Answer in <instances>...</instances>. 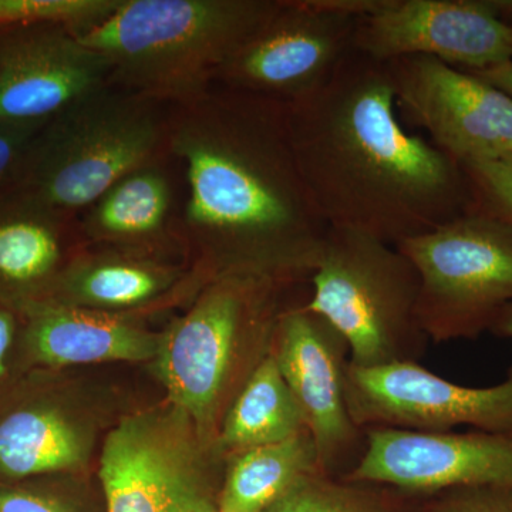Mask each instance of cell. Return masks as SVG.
<instances>
[{"mask_svg":"<svg viewBox=\"0 0 512 512\" xmlns=\"http://www.w3.org/2000/svg\"><path fill=\"white\" fill-rule=\"evenodd\" d=\"M192 291L190 272L160 259L116 249L77 252L57 279L49 301L130 315Z\"/></svg>","mask_w":512,"mask_h":512,"instance_id":"obj_20","label":"cell"},{"mask_svg":"<svg viewBox=\"0 0 512 512\" xmlns=\"http://www.w3.org/2000/svg\"><path fill=\"white\" fill-rule=\"evenodd\" d=\"M470 190V212H480L512 229V157L461 165Z\"/></svg>","mask_w":512,"mask_h":512,"instance_id":"obj_25","label":"cell"},{"mask_svg":"<svg viewBox=\"0 0 512 512\" xmlns=\"http://www.w3.org/2000/svg\"><path fill=\"white\" fill-rule=\"evenodd\" d=\"M20 332L19 313L0 303V392L26 373L20 353Z\"/></svg>","mask_w":512,"mask_h":512,"instance_id":"obj_28","label":"cell"},{"mask_svg":"<svg viewBox=\"0 0 512 512\" xmlns=\"http://www.w3.org/2000/svg\"><path fill=\"white\" fill-rule=\"evenodd\" d=\"M110 84L109 64L70 30L0 28V124H43Z\"/></svg>","mask_w":512,"mask_h":512,"instance_id":"obj_16","label":"cell"},{"mask_svg":"<svg viewBox=\"0 0 512 512\" xmlns=\"http://www.w3.org/2000/svg\"><path fill=\"white\" fill-rule=\"evenodd\" d=\"M353 47L377 62L439 59L463 72L512 60V0H377Z\"/></svg>","mask_w":512,"mask_h":512,"instance_id":"obj_10","label":"cell"},{"mask_svg":"<svg viewBox=\"0 0 512 512\" xmlns=\"http://www.w3.org/2000/svg\"><path fill=\"white\" fill-rule=\"evenodd\" d=\"M305 306L349 346V363L419 362L427 348L416 268L394 245L355 229L329 227Z\"/></svg>","mask_w":512,"mask_h":512,"instance_id":"obj_6","label":"cell"},{"mask_svg":"<svg viewBox=\"0 0 512 512\" xmlns=\"http://www.w3.org/2000/svg\"><path fill=\"white\" fill-rule=\"evenodd\" d=\"M416 268L419 320L436 343L491 332L512 303V229L480 212L394 245Z\"/></svg>","mask_w":512,"mask_h":512,"instance_id":"obj_8","label":"cell"},{"mask_svg":"<svg viewBox=\"0 0 512 512\" xmlns=\"http://www.w3.org/2000/svg\"><path fill=\"white\" fill-rule=\"evenodd\" d=\"M396 109L386 63L355 49L322 90L286 106L293 153L323 220L390 245L471 207L461 164L410 134Z\"/></svg>","mask_w":512,"mask_h":512,"instance_id":"obj_2","label":"cell"},{"mask_svg":"<svg viewBox=\"0 0 512 512\" xmlns=\"http://www.w3.org/2000/svg\"><path fill=\"white\" fill-rule=\"evenodd\" d=\"M427 498L421 512H512L511 488H454Z\"/></svg>","mask_w":512,"mask_h":512,"instance_id":"obj_27","label":"cell"},{"mask_svg":"<svg viewBox=\"0 0 512 512\" xmlns=\"http://www.w3.org/2000/svg\"><path fill=\"white\" fill-rule=\"evenodd\" d=\"M491 333L498 338L512 339V303L501 313L500 318L494 323Z\"/></svg>","mask_w":512,"mask_h":512,"instance_id":"obj_31","label":"cell"},{"mask_svg":"<svg viewBox=\"0 0 512 512\" xmlns=\"http://www.w3.org/2000/svg\"><path fill=\"white\" fill-rule=\"evenodd\" d=\"M322 473L309 431L227 458L218 512H264L311 474Z\"/></svg>","mask_w":512,"mask_h":512,"instance_id":"obj_22","label":"cell"},{"mask_svg":"<svg viewBox=\"0 0 512 512\" xmlns=\"http://www.w3.org/2000/svg\"><path fill=\"white\" fill-rule=\"evenodd\" d=\"M121 0H0V28L53 25L79 36L104 22Z\"/></svg>","mask_w":512,"mask_h":512,"instance_id":"obj_24","label":"cell"},{"mask_svg":"<svg viewBox=\"0 0 512 512\" xmlns=\"http://www.w3.org/2000/svg\"><path fill=\"white\" fill-rule=\"evenodd\" d=\"M168 157V107L106 84L37 131L9 187L77 220L121 178Z\"/></svg>","mask_w":512,"mask_h":512,"instance_id":"obj_5","label":"cell"},{"mask_svg":"<svg viewBox=\"0 0 512 512\" xmlns=\"http://www.w3.org/2000/svg\"><path fill=\"white\" fill-rule=\"evenodd\" d=\"M416 495L384 485L315 473L303 478L264 512H421ZM421 498V497H420Z\"/></svg>","mask_w":512,"mask_h":512,"instance_id":"obj_23","label":"cell"},{"mask_svg":"<svg viewBox=\"0 0 512 512\" xmlns=\"http://www.w3.org/2000/svg\"><path fill=\"white\" fill-rule=\"evenodd\" d=\"M168 158L117 181L77 217V231L99 247L164 261V251L183 244Z\"/></svg>","mask_w":512,"mask_h":512,"instance_id":"obj_19","label":"cell"},{"mask_svg":"<svg viewBox=\"0 0 512 512\" xmlns=\"http://www.w3.org/2000/svg\"><path fill=\"white\" fill-rule=\"evenodd\" d=\"M303 431L308 427L301 407L269 353L229 406L215 446L227 460L248 448L281 443Z\"/></svg>","mask_w":512,"mask_h":512,"instance_id":"obj_21","label":"cell"},{"mask_svg":"<svg viewBox=\"0 0 512 512\" xmlns=\"http://www.w3.org/2000/svg\"><path fill=\"white\" fill-rule=\"evenodd\" d=\"M47 480L0 481V512H84L74 498Z\"/></svg>","mask_w":512,"mask_h":512,"instance_id":"obj_26","label":"cell"},{"mask_svg":"<svg viewBox=\"0 0 512 512\" xmlns=\"http://www.w3.org/2000/svg\"><path fill=\"white\" fill-rule=\"evenodd\" d=\"M168 156L187 184L178 227L195 252V291L235 274L311 281L329 225L303 183L285 104L214 86L168 107Z\"/></svg>","mask_w":512,"mask_h":512,"instance_id":"obj_1","label":"cell"},{"mask_svg":"<svg viewBox=\"0 0 512 512\" xmlns=\"http://www.w3.org/2000/svg\"><path fill=\"white\" fill-rule=\"evenodd\" d=\"M346 404L356 426L446 433L467 426L512 434V366L503 382L467 387L434 375L419 362L346 365Z\"/></svg>","mask_w":512,"mask_h":512,"instance_id":"obj_11","label":"cell"},{"mask_svg":"<svg viewBox=\"0 0 512 512\" xmlns=\"http://www.w3.org/2000/svg\"><path fill=\"white\" fill-rule=\"evenodd\" d=\"M306 299L282 312L271 353L301 407L320 471L343 477L356 466L366 443L365 431L350 416L343 390L349 346L328 320L306 308Z\"/></svg>","mask_w":512,"mask_h":512,"instance_id":"obj_13","label":"cell"},{"mask_svg":"<svg viewBox=\"0 0 512 512\" xmlns=\"http://www.w3.org/2000/svg\"><path fill=\"white\" fill-rule=\"evenodd\" d=\"M289 288L264 276H221L161 335L154 360L168 402L190 414L210 439H217L239 390L271 353Z\"/></svg>","mask_w":512,"mask_h":512,"instance_id":"obj_4","label":"cell"},{"mask_svg":"<svg viewBox=\"0 0 512 512\" xmlns=\"http://www.w3.org/2000/svg\"><path fill=\"white\" fill-rule=\"evenodd\" d=\"M45 124H0V192L12 183L30 141Z\"/></svg>","mask_w":512,"mask_h":512,"instance_id":"obj_29","label":"cell"},{"mask_svg":"<svg viewBox=\"0 0 512 512\" xmlns=\"http://www.w3.org/2000/svg\"><path fill=\"white\" fill-rule=\"evenodd\" d=\"M227 460L167 402L124 417L100 457L106 512H218Z\"/></svg>","mask_w":512,"mask_h":512,"instance_id":"obj_7","label":"cell"},{"mask_svg":"<svg viewBox=\"0 0 512 512\" xmlns=\"http://www.w3.org/2000/svg\"><path fill=\"white\" fill-rule=\"evenodd\" d=\"M25 372L104 362L154 360L161 335L134 316L40 302L20 313Z\"/></svg>","mask_w":512,"mask_h":512,"instance_id":"obj_17","label":"cell"},{"mask_svg":"<svg viewBox=\"0 0 512 512\" xmlns=\"http://www.w3.org/2000/svg\"><path fill=\"white\" fill-rule=\"evenodd\" d=\"M90 410L49 370H32L0 392V481L83 470L96 444Z\"/></svg>","mask_w":512,"mask_h":512,"instance_id":"obj_15","label":"cell"},{"mask_svg":"<svg viewBox=\"0 0 512 512\" xmlns=\"http://www.w3.org/2000/svg\"><path fill=\"white\" fill-rule=\"evenodd\" d=\"M77 220L28 192H0V303L23 313L49 301L72 254L67 238Z\"/></svg>","mask_w":512,"mask_h":512,"instance_id":"obj_18","label":"cell"},{"mask_svg":"<svg viewBox=\"0 0 512 512\" xmlns=\"http://www.w3.org/2000/svg\"><path fill=\"white\" fill-rule=\"evenodd\" d=\"M278 0H121L80 42L103 57L110 84L165 107L215 86L229 57Z\"/></svg>","mask_w":512,"mask_h":512,"instance_id":"obj_3","label":"cell"},{"mask_svg":"<svg viewBox=\"0 0 512 512\" xmlns=\"http://www.w3.org/2000/svg\"><path fill=\"white\" fill-rule=\"evenodd\" d=\"M376 0H278L221 67L215 86L291 106L313 96L352 52Z\"/></svg>","mask_w":512,"mask_h":512,"instance_id":"obj_9","label":"cell"},{"mask_svg":"<svg viewBox=\"0 0 512 512\" xmlns=\"http://www.w3.org/2000/svg\"><path fill=\"white\" fill-rule=\"evenodd\" d=\"M362 457L345 478L431 497L464 487L512 490V434L367 429Z\"/></svg>","mask_w":512,"mask_h":512,"instance_id":"obj_14","label":"cell"},{"mask_svg":"<svg viewBox=\"0 0 512 512\" xmlns=\"http://www.w3.org/2000/svg\"><path fill=\"white\" fill-rule=\"evenodd\" d=\"M468 73L474 74L478 79L490 84V86L507 94L512 99V60L507 63L498 64V66L491 67V69Z\"/></svg>","mask_w":512,"mask_h":512,"instance_id":"obj_30","label":"cell"},{"mask_svg":"<svg viewBox=\"0 0 512 512\" xmlns=\"http://www.w3.org/2000/svg\"><path fill=\"white\" fill-rule=\"evenodd\" d=\"M397 109L461 165L512 157V99L474 74L427 56L386 63Z\"/></svg>","mask_w":512,"mask_h":512,"instance_id":"obj_12","label":"cell"}]
</instances>
